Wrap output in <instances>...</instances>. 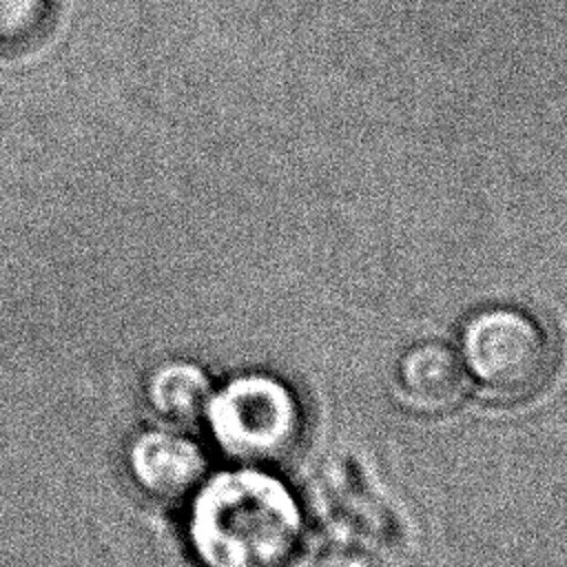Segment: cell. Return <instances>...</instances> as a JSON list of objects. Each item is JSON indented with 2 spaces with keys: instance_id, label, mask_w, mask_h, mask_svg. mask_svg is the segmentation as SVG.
<instances>
[{
  "instance_id": "cell-4",
  "label": "cell",
  "mask_w": 567,
  "mask_h": 567,
  "mask_svg": "<svg viewBox=\"0 0 567 567\" xmlns=\"http://www.w3.org/2000/svg\"><path fill=\"white\" fill-rule=\"evenodd\" d=\"M390 392L410 414L445 416L465 401L470 379L452 346L421 339L403 348L394 359Z\"/></svg>"
},
{
  "instance_id": "cell-1",
  "label": "cell",
  "mask_w": 567,
  "mask_h": 567,
  "mask_svg": "<svg viewBox=\"0 0 567 567\" xmlns=\"http://www.w3.org/2000/svg\"><path fill=\"white\" fill-rule=\"evenodd\" d=\"M299 536L297 498L264 467L206 476L190 496L186 538L199 567H284Z\"/></svg>"
},
{
  "instance_id": "cell-3",
  "label": "cell",
  "mask_w": 567,
  "mask_h": 567,
  "mask_svg": "<svg viewBox=\"0 0 567 567\" xmlns=\"http://www.w3.org/2000/svg\"><path fill=\"white\" fill-rule=\"evenodd\" d=\"M204 421L228 458L252 467L286 461L303 434L297 394L266 372L239 374L215 390Z\"/></svg>"
},
{
  "instance_id": "cell-2",
  "label": "cell",
  "mask_w": 567,
  "mask_h": 567,
  "mask_svg": "<svg viewBox=\"0 0 567 567\" xmlns=\"http://www.w3.org/2000/svg\"><path fill=\"white\" fill-rule=\"evenodd\" d=\"M470 388L487 403L536 401L554 381L558 350L540 319L516 306H487L461 326L456 348Z\"/></svg>"
},
{
  "instance_id": "cell-5",
  "label": "cell",
  "mask_w": 567,
  "mask_h": 567,
  "mask_svg": "<svg viewBox=\"0 0 567 567\" xmlns=\"http://www.w3.org/2000/svg\"><path fill=\"white\" fill-rule=\"evenodd\" d=\"M126 467L142 494L159 503H179L204 483L208 461L195 439L153 427L133 436L126 447Z\"/></svg>"
},
{
  "instance_id": "cell-7",
  "label": "cell",
  "mask_w": 567,
  "mask_h": 567,
  "mask_svg": "<svg viewBox=\"0 0 567 567\" xmlns=\"http://www.w3.org/2000/svg\"><path fill=\"white\" fill-rule=\"evenodd\" d=\"M53 0H0V49L33 44L51 20Z\"/></svg>"
},
{
  "instance_id": "cell-6",
  "label": "cell",
  "mask_w": 567,
  "mask_h": 567,
  "mask_svg": "<svg viewBox=\"0 0 567 567\" xmlns=\"http://www.w3.org/2000/svg\"><path fill=\"white\" fill-rule=\"evenodd\" d=\"M213 392L208 374L197 363L184 359H171L153 368L144 388L151 410L173 427L204 421Z\"/></svg>"
}]
</instances>
